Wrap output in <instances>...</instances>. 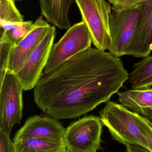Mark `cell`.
<instances>
[{"label":"cell","instance_id":"1","mask_svg":"<svg viewBox=\"0 0 152 152\" xmlns=\"http://www.w3.org/2000/svg\"><path fill=\"white\" fill-rule=\"evenodd\" d=\"M129 79L119 57L91 47L43 74L34 88V100L52 118H76L108 102Z\"/></svg>","mask_w":152,"mask_h":152},{"label":"cell","instance_id":"2","mask_svg":"<svg viewBox=\"0 0 152 152\" xmlns=\"http://www.w3.org/2000/svg\"><path fill=\"white\" fill-rule=\"evenodd\" d=\"M100 113L103 124L108 129L112 139L126 146L135 145L151 152L137 125L136 113L120 104L109 101Z\"/></svg>","mask_w":152,"mask_h":152},{"label":"cell","instance_id":"3","mask_svg":"<svg viewBox=\"0 0 152 152\" xmlns=\"http://www.w3.org/2000/svg\"><path fill=\"white\" fill-rule=\"evenodd\" d=\"M92 43V36L85 23L82 20L74 24L53 45L44 74L51 73L71 58L88 50Z\"/></svg>","mask_w":152,"mask_h":152},{"label":"cell","instance_id":"4","mask_svg":"<svg viewBox=\"0 0 152 152\" xmlns=\"http://www.w3.org/2000/svg\"><path fill=\"white\" fill-rule=\"evenodd\" d=\"M96 48L105 51L111 43L110 4L105 0H75Z\"/></svg>","mask_w":152,"mask_h":152},{"label":"cell","instance_id":"5","mask_svg":"<svg viewBox=\"0 0 152 152\" xmlns=\"http://www.w3.org/2000/svg\"><path fill=\"white\" fill-rule=\"evenodd\" d=\"M101 118L86 116L65 129L64 142L71 152H97L102 150L101 144L103 126Z\"/></svg>","mask_w":152,"mask_h":152},{"label":"cell","instance_id":"6","mask_svg":"<svg viewBox=\"0 0 152 152\" xmlns=\"http://www.w3.org/2000/svg\"><path fill=\"white\" fill-rule=\"evenodd\" d=\"M0 130L10 135L22 117L24 91L14 74L6 71L0 76Z\"/></svg>","mask_w":152,"mask_h":152},{"label":"cell","instance_id":"7","mask_svg":"<svg viewBox=\"0 0 152 152\" xmlns=\"http://www.w3.org/2000/svg\"><path fill=\"white\" fill-rule=\"evenodd\" d=\"M56 34L55 26H51L22 67L15 75L24 91L35 88L42 77Z\"/></svg>","mask_w":152,"mask_h":152},{"label":"cell","instance_id":"8","mask_svg":"<svg viewBox=\"0 0 152 152\" xmlns=\"http://www.w3.org/2000/svg\"><path fill=\"white\" fill-rule=\"evenodd\" d=\"M140 4L124 10L112 8L110 20L111 43L108 50L117 57L126 55L136 29Z\"/></svg>","mask_w":152,"mask_h":152},{"label":"cell","instance_id":"9","mask_svg":"<svg viewBox=\"0 0 152 152\" xmlns=\"http://www.w3.org/2000/svg\"><path fill=\"white\" fill-rule=\"evenodd\" d=\"M42 16L33 24L26 35L12 49L7 71L16 75L51 27Z\"/></svg>","mask_w":152,"mask_h":152},{"label":"cell","instance_id":"10","mask_svg":"<svg viewBox=\"0 0 152 152\" xmlns=\"http://www.w3.org/2000/svg\"><path fill=\"white\" fill-rule=\"evenodd\" d=\"M152 51V0H145L140 4L136 29L126 55L144 58Z\"/></svg>","mask_w":152,"mask_h":152},{"label":"cell","instance_id":"11","mask_svg":"<svg viewBox=\"0 0 152 152\" xmlns=\"http://www.w3.org/2000/svg\"><path fill=\"white\" fill-rule=\"evenodd\" d=\"M65 128L58 120L50 116L29 117L17 131L13 142L32 138L64 141Z\"/></svg>","mask_w":152,"mask_h":152},{"label":"cell","instance_id":"12","mask_svg":"<svg viewBox=\"0 0 152 152\" xmlns=\"http://www.w3.org/2000/svg\"><path fill=\"white\" fill-rule=\"evenodd\" d=\"M120 103L128 110L152 121V87L117 92Z\"/></svg>","mask_w":152,"mask_h":152},{"label":"cell","instance_id":"13","mask_svg":"<svg viewBox=\"0 0 152 152\" xmlns=\"http://www.w3.org/2000/svg\"><path fill=\"white\" fill-rule=\"evenodd\" d=\"M42 15L48 22L61 29L70 27L68 14L73 0H39Z\"/></svg>","mask_w":152,"mask_h":152},{"label":"cell","instance_id":"14","mask_svg":"<svg viewBox=\"0 0 152 152\" xmlns=\"http://www.w3.org/2000/svg\"><path fill=\"white\" fill-rule=\"evenodd\" d=\"M13 142L15 152H62L66 149L64 141L32 138Z\"/></svg>","mask_w":152,"mask_h":152},{"label":"cell","instance_id":"15","mask_svg":"<svg viewBox=\"0 0 152 152\" xmlns=\"http://www.w3.org/2000/svg\"><path fill=\"white\" fill-rule=\"evenodd\" d=\"M129 75V82L133 89L152 87V55H148L134 65Z\"/></svg>","mask_w":152,"mask_h":152},{"label":"cell","instance_id":"16","mask_svg":"<svg viewBox=\"0 0 152 152\" xmlns=\"http://www.w3.org/2000/svg\"><path fill=\"white\" fill-rule=\"evenodd\" d=\"M24 21L23 16L16 7L14 0H0V24Z\"/></svg>","mask_w":152,"mask_h":152},{"label":"cell","instance_id":"17","mask_svg":"<svg viewBox=\"0 0 152 152\" xmlns=\"http://www.w3.org/2000/svg\"><path fill=\"white\" fill-rule=\"evenodd\" d=\"M0 39V76L7 71L9 56L14 44L10 40L6 34L1 32Z\"/></svg>","mask_w":152,"mask_h":152},{"label":"cell","instance_id":"18","mask_svg":"<svg viewBox=\"0 0 152 152\" xmlns=\"http://www.w3.org/2000/svg\"><path fill=\"white\" fill-rule=\"evenodd\" d=\"M33 24L34 23L31 20L19 22L11 31L4 33L6 34L10 40L15 45L26 35L31 29Z\"/></svg>","mask_w":152,"mask_h":152},{"label":"cell","instance_id":"19","mask_svg":"<svg viewBox=\"0 0 152 152\" xmlns=\"http://www.w3.org/2000/svg\"><path fill=\"white\" fill-rule=\"evenodd\" d=\"M136 118L140 131L146 139L151 151L152 152V121L137 113L136 114Z\"/></svg>","mask_w":152,"mask_h":152},{"label":"cell","instance_id":"20","mask_svg":"<svg viewBox=\"0 0 152 152\" xmlns=\"http://www.w3.org/2000/svg\"><path fill=\"white\" fill-rule=\"evenodd\" d=\"M0 152H15L13 142L10 136L0 130Z\"/></svg>","mask_w":152,"mask_h":152},{"label":"cell","instance_id":"21","mask_svg":"<svg viewBox=\"0 0 152 152\" xmlns=\"http://www.w3.org/2000/svg\"><path fill=\"white\" fill-rule=\"evenodd\" d=\"M145 0H109L113 5L112 8L118 10H124L132 8L140 4Z\"/></svg>","mask_w":152,"mask_h":152},{"label":"cell","instance_id":"22","mask_svg":"<svg viewBox=\"0 0 152 152\" xmlns=\"http://www.w3.org/2000/svg\"><path fill=\"white\" fill-rule=\"evenodd\" d=\"M126 152H151L143 147L135 145H127Z\"/></svg>","mask_w":152,"mask_h":152},{"label":"cell","instance_id":"23","mask_svg":"<svg viewBox=\"0 0 152 152\" xmlns=\"http://www.w3.org/2000/svg\"><path fill=\"white\" fill-rule=\"evenodd\" d=\"M63 152H71L70 151H68V150H67V149H66V150H65V151H64Z\"/></svg>","mask_w":152,"mask_h":152},{"label":"cell","instance_id":"24","mask_svg":"<svg viewBox=\"0 0 152 152\" xmlns=\"http://www.w3.org/2000/svg\"><path fill=\"white\" fill-rule=\"evenodd\" d=\"M14 1H21V0H14Z\"/></svg>","mask_w":152,"mask_h":152},{"label":"cell","instance_id":"25","mask_svg":"<svg viewBox=\"0 0 152 152\" xmlns=\"http://www.w3.org/2000/svg\"><path fill=\"white\" fill-rule=\"evenodd\" d=\"M21 1H22V0H21Z\"/></svg>","mask_w":152,"mask_h":152},{"label":"cell","instance_id":"26","mask_svg":"<svg viewBox=\"0 0 152 152\" xmlns=\"http://www.w3.org/2000/svg\"></svg>","mask_w":152,"mask_h":152},{"label":"cell","instance_id":"27","mask_svg":"<svg viewBox=\"0 0 152 152\" xmlns=\"http://www.w3.org/2000/svg\"></svg>","mask_w":152,"mask_h":152}]
</instances>
